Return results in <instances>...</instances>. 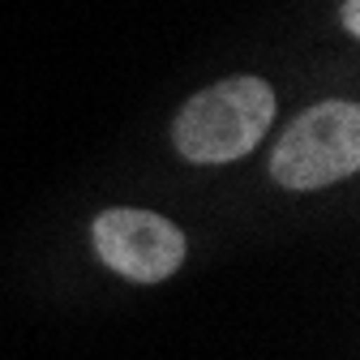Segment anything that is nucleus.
<instances>
[{
    "mask_svg": "<svg viewBox=\"0 0 360 360\" xmlns=\"http://www.w3.org/2000/svg\"><path fill=\"white\" fill-rule=\"evenodd\" d=\"M270 120H275V90L257 77H228L176 116V150L193 163H232L249 155Z\"/></svg>",
    "mask_w": 360,
    "mask_h": 360,
    "instance_id": "nucleus-1",
    "label": "nucleus"
},
{
    "mask_svg": "<svg viewBox=\"0 0 360 360\" xmlns=\"http://www.w3.org/2000/svg\"><path fill=\"white\" fill-rule=\"evenodd\" d=\"M360 167V108L356 103H318L309 108L275 146L270 176L283 189H322Z\"/></svg>",
    "mask_w": 360,
    "mask_h": 360,
    "instance_id": "nucleus-2",
    "label": "nucleus"
},
{
    "mask_svg": "<svg viewBox=\"0 0 360 360\" xmlns=\"http://www.w3.org/2000/svg\"><path fill=\"white\" fill-rule=\"evenodd\" d=\"M95 249L116 275L159 283L185 262V236L150 210H108L95 219Z\"/></svg>",
    "mask_w": 360,
    "mask_h": 360,
    "instance_id": "nucleus-3",
    "label": "nucleus"
},
{
    "mask_svg": "<svg viewBox=\"0 0 360 360\" xmlns=\"http://www.w3.org/2000/svg\"><path fill=\"white\" fill-rule=\"evenodd\" d=\"M343 26L356 34L360 30V0H343Z\"/></svg>",
    "mask_w": 360,
    "mask_h": 360,
    "instance_id": "nucleus-4",
    "label": "nucleus"
}]
</instances>
